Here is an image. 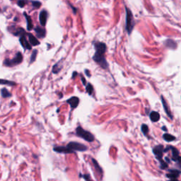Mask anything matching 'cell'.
<instances>
[{
  "mask_svg": "<svg viewBox=\"0 0 181 181\" xmlns=\"http://www.w3.org/2000/svg\"><path fill=\"white\" fill-rule=\"evenodd\" d=\"M94 48L95 54L93 56V60L101 68L108 69V63L105 58V53L107 50L106 45L102 42H95L94 43Z\"/></svg>",
  "mask_w": 181,
  "mask_h": 181,
  "instance_id": "cell-1",
  "label": "cell"
},
{
  "mask_svg": "<svg viewBox=\"0 0 181 181\" xmlns=\"http://www.w3.org/2000/svg\"><path fill=\"white\" fill-rule=\"evenodd\" d=\"M125 11H126V22H125V29L129 35L132 33V30L135 28V21L134 19L133 14H132V11L129 8L126 6L125 8Z\"/></svg>",
  "mask_w": 181,
  "mask_h": 181,
  "instance_id": "cell-2",
  "label": "cell"
},
{
  "mask_svg": "<svg viewBox=\"0 0 181 181\" xmlns=\"http://www.w3.org/2000/svg\"><path fill=\"white\" fill-rule=\"evenodd\" d=\"M76 134L78 137H81V138L83 139V140L87 141V142H93L95 140L94 136L92 135L90 132L86 131V130H85L84 129L82 128V127L80 126L76 127Z\"/></svg>",
  "mask_w": 181,
  "mask_h": 181,
  "instance_id": "cell-3",
  "label": "cell"
},
{
  "mask_svg": "<svg viewBox=\"0 0 181 181\" xmlns=\"http://www.w3.org/2000/svg\"><path fill=\"white\" fill-rule=\"evenodd\" d=\"M22 61H23L22 53H21V52H18V53L16 54V56H15L12 60L6 59L4 61L3 64H4V66L11 67H14L16 66V65H19V64L22 62Z\"/></svg>",
  "mask_w": 181,
  "mask_h": 181,
  "instance_id": "cell-4",
  "label": "cell"
},
{
  "mask_svg": "<svg viewBox=\"0 0 181 181\" xmlns=\"http://www.w3.org/2000/svg\"><path fill=\"white\" fill-rule=\"evenodd\" d=\"M70 150L72 154L74 153L75 152H85L88 149L86 145H83V144L78 143V142H71L66 146Z\"/></svg>",
  "mask_w": 181,
  "mask_h": 181,
  "instance_id": "cell-5",
  "label": "cell"
},
{
  "mask_svg": "<svg viewBox=\"0 0 181 181\" xmlns=\"http://www.w3.org/2000/svg\"><path fill=\"white\" fill-rule=\"evenodd\" d=\"M67 103L68 104H69L70 107H71L72 109H74L76 108L77 106H78L79 104V98L76 96H73L71 97L70 98L67 100Z\"/></svg>",
  "mask_w": 181,
  "mask_h": 181,
  "instance_id": "cell-6",
  "label": "cell"
},
{
  "mask_svg": "<svg viewBox=\"0 0 181 181\" xmlns=\"http://www.w3.org/2000/svg\"><path fill=\"white\" fill-rule=\"evenodd\" d=\"M48 14L46 10H43V11H41L39 15V20H40V23H41V25L43 27L46 25L47 23V19H48Z\"/></svg>",
  "mask_w": 181,
  "mask_h": 181,
  "instance_id": "cell-7",
  "label": "cell"
},
{
  "mask_svg": "<svg viewBox=\"0 0 181 181\" xmlns=\"http://www.w3.org/2000/svg\"><path fill=\"white\" fill-rule=\"evenodd\" d=\"M163 147L162 145H159L156 146L155 148L154 149L153 152L154 154L157 156V158L160 161H161V158H162V156H163Z\"/></svg>",
  "mask_w": 181,
  "mask_h": 181,
  "instance_id": "cell-8",
  "label": "cell"
},
{
  "mask_svg": "<svg viewBox=\"0 0 181 181\" xmlns=\"http://www.w3.org/2000/svg\"><path fill=\"white\" fill-rule=\"evenodd\" d=\"M34 30L38 38H43L46 36V31H45V29L43 26H37L36 27L34 28Z\"/></svg>",
  "mask_w": 181,
  "mask_h": 181,
  "instance_id": "cell-9",
  "label": "cell"
},
{
  "mask_svg": "<svg viewBox=\"0 0 181 181\" xmlns=\"http://www.w3.org/2000/svg\"><path fill=\"white\" fill-rule=\"evenodd\" d=\"M19 42L20 43H21V46H22L23 48L27 50H31V45L27 41V40H26L25 36L21 37V38H19Z\"/></svg>",
  "mask_w": 181,
  "mask_h": 181,
  "instance_id": "cell-10",
  "label": "cell"
},
{
  "mask_svg": "<svg viewBox=\"0 0 181 181\" xmlns=\"http://www.w3.org/2000/svg\"><path fill=\"white\" fill-rule=\"evenodd\" d=\"M27 36H28V40H29L30 44H31L32 46H37V45H40L39 41H38L33 34L28 33H27Z\"/></svg>",
  "mask_w": 181,
  "mask_h": 181,
  "instance_id": "cell-11",
  "label": "cell"
},
{
  "mask_svg": "<svg viewBox=\"0 0 181 181\" xmlns=\"http://www.w3.org/2000/svg\"><path fill=\"white\" fill-rule=\"evenodd\" d=\"M53 150L60 154H72V152L67 147H55L53 148Z\"/></svg>",
  "mask_w": 181,
  "mask_h": 181,
  "instance_id": "cell-12",
  "label": "cell"
},
{
  "mask_svg": "<svg viewBox=\"0 0 181 181\" xmlns=\"http://www.w3.org/2000/svg\"><path fill=\"white\" fill-rule=\"evenodd\" d=\"M23 16H25L26 20V23H27V30L28 31H31L33 28V21H32V19L31 18V16L29 15H28L27 13L23 12Z\"/></svg>",
  "mask_w": 181,
  "mask_h": 181,
  "instance_id": "cell-13",
  "label": "cell"
},
{
  "mask_svg": "<svg viewBox=\"0 0 181 181\" xmlns=\"http://www.w3.org/2000/svg\"><path fill=\"white\" fill-rule=\"evenodd\" d=\"M161 101H162V104H163L164 110H165L166 113L167 114L169 118H170L172 119L173 118V115H172L171 113H170V108H169L168 105V103H166V101L165 98H163V96H161Z\"/></svg>",
  "mask_w": 181,
  "mask_h": 181,
  "instance_id": "cell-14",
  "label": "cell"
},
{
  "mask_svg": "<svg viewBox=\"0 0 181 181\" xmlns=\"http://www.w3.org/2000/svg\"><path fill=\"white\" fill-rule=\"evenodd\" d=\"M180 172L177 170H170L169 173L167 175V176L170 177L171 180H175V179L178 177V175H180Z\"/></svg>",
  "mask_w": 181,
  "mask_h": 181,
  "instance_id": "cell-15",
  "label": "cell"
},
{
  "mask_svg": "<svg viewBox=\"0 0 181 181\" xmlns=\"http://www.w3.org/2000/svg\"><path fill=\"white\" fill-rule=\"evenodd\" d=\"M164 44L167 48H171V49H175L176 48V43L172 39H168L164 42Z\"/></svg>",
  "mask_w": 181,
  "mask_h": 181,
  "instance_id": "cell-16",
  "label": "cell"
},
{
  "mask_svg": "<svg viewBox=\"0 0 181 181\" xmlns=\"http://www.w3.org/2000/svg\"><path fill=\"white\" fill-rule=\"evenodd\" d=\"M14 36H19L20 38H21V37H23L26 36V35H27V33H26V31H25V30L23 29V28H18L17 29L15 30V31L14 32Z\"/></svg>",
  "mask_w": 181,
  "mask_h": 181,
  "instance_id": "cell-17",
  "label": "cell"
},
{
  "mask_svg": "<svg viewBox=\"0 0 181 181\" xmlns=\"http://www.w3.org/2000/svg\"><path fill=\"white\" fill-rule=\"evenodd\" d=\"M149 117H150L151 120L154 122H158L159 120V119H160V115H159V113H157V112H156V111H152V113H150Z\"/></svg>",
  "mask_w": 181,
  "mask_h": 181,
  "instance_id": "cell-18",
  "label": "cell"
},
{
  "mask_svg": "<svg viewBox=\"0 0 181 181\" xmlns=\"http://www.w3.org/2000/svg\"><path fill=\"white\" fill-rule=\"evenodd\" d=\"M0 85H6V86H16V83H15L14 81H9V80H6V79H0Z\"/></svg>",
  "mask_w": 181,
  "mask_h": 181,
  "instance_id": "cell-19",
  "label": "cell"
},
{
  "mask_svg": "<svg viewBox=\"0 0 181 181\" xmlns=\"http://www.w3.org/2000/svg\"><path fill=\"white\" fill-rule=\"evenodd\" d=\"M62 65H61V62H59L56 63L53 67V73L55 74H58L60 72V70L62 69Z\"/></svg>",
  "mask_w": 181,
  "mask_h": 181,
  "instance_id": "cell-20",
  "label": "cell"
},
{
  "mask_svg": "<svg viewBox=\"0 0 181 181\" xmlns=\"http://www.w3.org/2000/svg\"><path fill=\"white\" fill-rule=\"evenodd\" d=\"M92 161H93V166H94L95 170H96L99 173L100 175H103V170H102V168H100V166H99V164L98 163V162H97L94 159H92Z\"/></svg>",
  "mask_w": 181,
  "mask_h": 181,
  "instance_id": "cell-21",
  "label": "cell"
},
{
  "mask_svg": "<svg viewBox=\"0 0 181 181\" xmlns=\"http://www.w3.org/2000/svg\"><path fill=\"white\" fill-rule=\"evenodd\" d=\"M1 96L4 98H9V97L11 96V93H10L9 90L6 89V88H3L1 90Z\"/></svg>",
  "mask_w": 181,
  "mask_h": 181,
  "instance_id": "cell-22",
  "label": "cell"
},
{
  "mask_svg": "<svg viewBox=\"0 0 181 181\" xmlns=\"http://www.w3.org/2000/svg\"><path fill=\"white\" fill-rule=\"evenodd\" d=\"M86 93H88V95H91L92 94H93V86H92L90 83H88L86 84Z\"/></svg>",
  "mask_w": 181,
  "mask_h": 181,
  "instance_id": "cell-23",
  "label": "cell"
},
{
  "mask_svg": "<svg viewBox=\"0 0 181 181\" xmlns=\"http://www.w3.org/2000/svg\"><path fill=\"white\" fill-rule=\"evenodd\" d=\"M37 53H38V50H33L32 52V54L31 56V60H30V64H32L36 61L37 58Z\"/></svg>",
  "mask_w": 181,
  "mask_h": 181,
  "instance_id": "cell-24",
  "label": "cell"
},
{
  "mask_svg": "<svg viewBox=\"0 0 181 181\" xmlns=\"http://www.w3.org/2000/svg\"><path fill=\"white\" fill-rule=\"evenodd\" d=\"M163 139L167 142H172V141L175 140V137L171 135H169V134H165L163 135Z\"/></svg>",
  "mask_w": 181,
  "mask_h": 181,
  "instance_id": "cell-25",
  "label": "cell"
},
{
  "mask_svg": "<svg viewBox=\"0 0 181 181\" xmlns=\"http://www.w3.org/2000/svg\"><path fill=\"white\" fill-rule=\"evenodd\" d=\"M31 3L32 6H33V7L34 8V9H39L42 5L41 2L39 1H32Z\"/></svg>",
  "mask_w": 181,
  "mask_h": 181,
  "instance_id": "cell-26",
  "label": "cell"
},
{
  "mask_svg": "<svg viewBox=\"0 0 181 181\" xmlns=\"http://www.w3.org/2000/svg\"><path fill=\"white\" fill-rule=\"evenodd\" d=\"M26 2H27L26 0H18V1H17V4L18 6H20L21 8H23V7H24V6L26 4Z\"/></svg>",
  "mask_w": 181,
  "mask_h": 181,
  "instance_id": "cell-27",
  "label": "cell"
},
{
  "mask_svg": "<svg viewBox=\"0 0 181 181\" xmlns=\"http://www.w3.org/2000/svg\"><path fill=\"white\" fill-rule=\"evenodd\" d=\"M142 131L143 132V133L145 134V135H147V133L149 132V127L147 125H146L144 124V125H142Z\"/></svg>",
  "mask_w": 181,
  "mask_h": 181,
  "instance_id": "cell-28",
  "label": "cell"
},
{
  "mask_svg": "<svg viewBox=\"0 0 181 181\" xmlns=\"http://www.w3.org/2000/svg\"><path fill=\"white\" fill-rule=\"evenodd\" d=\"M80 177H83L86 181H92L91 178H90V175L88 174H84V175H80Z\"/></svg>",
  "mask_w": 181,
  "mask_h": 181,
  "instance_id": "cell-29",
  "label": "cell"
},
{
  "mask_svg": "<svg viewBox=\"0 0 181 181\" xmlns=\"http://www.w3.org/2000/svg\"><path fill=\"white\" fill-rule=\"evenodd\" d=\"M81 81H82V83H83V84L84 85V86H86V79H85V78L84 77H83V76H81Z\"/></svg>",
  "mask_w": 181,
  "mask_h": 181,
  "instance_id": "cell-30",
  "label": "cell"
},
{
  "mask_svg": "<svg viewBox=\"0 0 181 181\" xmlns=\"http://www.w3.org/2000/svg\"><path fill=\"white\" fill-rule=\"evenodd\" d=\"M70 5V6H71V8H72V10H73V13L74 14H76V11H77V9H76V7H74V6H73L72 5V4H69Z\"/></svg>",
  "mask_w": 181,
  "mask_h": 181,
  "instance_id": "cell-31",
  "label": "cell"
},
{
  "mask_svg": "<svg viewBox=\"0 0 181 181\" xmlns=\"http://www.w3.org/2000/svg\"><path fill=\"white\" fill-rule=\"evenodd\" d=\"M85 73H86V74L88 76V77H90V73L89 72V70L88 69H85Z\"/></svg>",
  "mask_w": 181,
  "mask_h": 181,
  "instance_id": "cell-32",
  "label": "cell"
},
{
  "mask_svg": "<svg viewBox=\"0 0 181 181\" xmlns=\"http://www.w3.org/2000/svg\"><path fill=\"white\" fill-rule=\"evenodd\" d=\"M77 74H77L76 72H74L73 74H72V78L73 79H74L75 77L77 76Z\"/></svg>",
  "mask_w": 181,
  "mask_h": 181,
  "instance_id": "cell-33",
  "label": "cell"
},
{
  "mask_svg": "<svg viewBox=\"0 0 181 181\" xmlns=\"http://www.w3.org/2000/svg\"><path fill=\"white\" fill-rule=\"evenodd\" d=\"M162 129H163V130H165V131H166V127H162Z\"/></svg>",
  "mask_w": 181,
  "mask_h": 181,
  "instance_id": "cell-34",
  "label": "cell"
},
{
  "mask_svg": "<svg viewBox=\"0 0 181 181\" xmlns=\"http://www.w3.org/2000/svg\"><path fill=\"white\" fill-rule=\"evenodd\" d=\"M169 181H177V180H169Z\"/></svg>",
  "mask_w": 181,
  "mask_h": 181,
  "instance_id": "cell-35",
  "label": "cell"
},
{
  "mask_svg": "<svg viewBox=\"0 0 181 181\" xmlns=\"http://www.w3.org/2000/svg\"><path fill=\"white\" fill-rule=\"evenodd\" d=\"M0 132H1V130H0Z\"/></svg>",
  "mask_w": 181,
  "mask_h": 181,
  "instance_id": "cell-36",
  "label": "cell"
},
{
  "mask_svg": "<svg viewBox=\"0 0 181 181\" xmlns=\"http://www.w3.org/2000/svg\"><path fill=\"white\" fill-rule=\"evenodd\" d=\"M0 11H1V9H0Z\"/></svg>",
  "mask_w": 181,
  "mask_h": 181,
  "instance_id": "cell-37",
  "label": "cell"
}]
</instances>
